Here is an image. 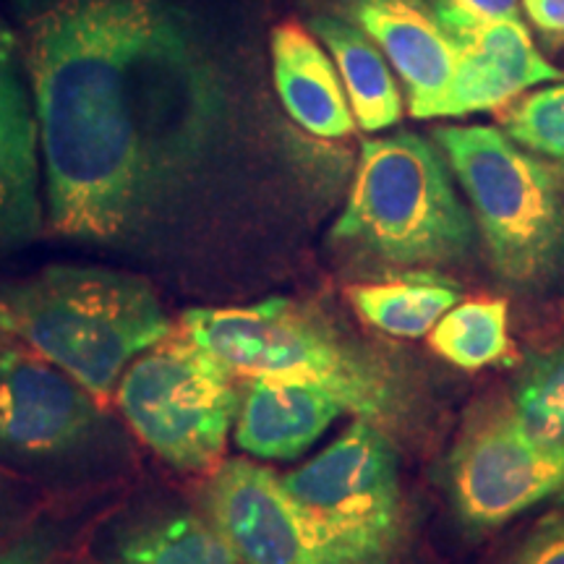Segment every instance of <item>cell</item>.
Segmentation results:
<instances>
[{
	"label": "cell",
	"mask_w": 564,
	"mask_h": 564,
	"mask_svg": "<svg viewBox=\"0 0 564 564\" xmlns=\"http://www.w3.org/2000/svg\"><path fill=\"white\" fill-rule=\"evenodd\" d=\"M61 549V533L55 528H34L0 549V564H53Z\"/></svg>",
	"instance_id": "cell-24"
},
{
	"label": "cell",
	"mask_w": 564,
	"mask_h": 564,
	"mask_svg": "<svg viewBox=\"0 0 564 564\" xmlns=\"http://www.w3.org/2000/svg\"><path fill=\"white\" fill-rule=\"evenodd\" d=\"M528 19L549 37H564V0H523Z\"/></svg>",
	"instance_id": "cell-25"
},
{
	"label": "cell",
	"mask_w": 564,
	"mask_h": 564,
	"mask_svg": "<svg viewBox=\"0 0 564 564\" xmlns=\"http://www.w3.org/2000/svg\"><path fill=\"white\" fill-rule=\"evenodd\" d=\"M282 489L333 564H394L405 541L398 457L387 434L356 419Z\"/></svg>",
	"instance_id": "cell-6"
},
{
	"label": "cell",
	"mask_w": 564,
	"mask_h": 564,
	"mask_svg": "<svg viewBox=\"0 0 564 564\" xmlns=\"http://www.w3.org/2000/svg\"><path fill=\"white\" fill-rule=\"evenodd\" d=\"M429 345L436 356L465 371L499 364L510 352V308L499 299L455 303L434 324Z\"/></svg>",
	"instance_id": "cell-19"
},
{
	"label": "cell",
	"mask_w": 564,
	"mask_h": 564,
	"mask_svg": "<svg viewBox=\"0 0 564 564\" xmlns=\"http://www.w3.org/2000/svg\"><path fill=\"white\" fill-rule=\"evenodd\" d=\"M13 324H11V314L9 308H6V303L0 301V352H3L9 345H13Z\"/></svg>",
	"instance_id": "cell-26"
},
{
	"label": "cell",
	"mask_w": 564,
	"mask_h": 564,
	"mask_svg": "<svg viewBox=\"0 0 564 564\" xmlns=\"http://www.w3.org/2000/svg\"><path fill=\"white\" fill-rule=\"evenodd\" d=\"M116 403L131 432L178 470L220 460L241 408L232 373L181 327L133 358Z\"/></svg>",
	"instance_id": "cell-7"
},
{
	"label": "cell",
	"mask_w": 564,
	"mask_h": 564,
	"mask_svg": "<svg viewBox=\"0 0 564 564\" xmlns=\"http://www.w3.org/2000/svg\"><path fill=\"white\" fill-rule=\"evenodd\" d=\"M272 79L288 116L319 139H345L356 129L333 55L301 21H280L270 34Z\"/></svg>",
	"instance_id": "cell-14"
},
{
	"label": "cell",
	"mask_w": 564,
	"mask_h": 564,
	"mask_svg": "<svg viewBox=\"0 0 564 564\" xmlns=\"http://www.w3.org/2000/svg\"><path fill=\"white\" fill-rule=\"evenodd\" d=\"M502 129L564 178V82L514 100L505 110Z\"/></svg>",
	"instance_id": "cell-21"
},
{
	"label": "cell",
	"mask_w": 564,
	"mask_h": 564,
	"mask_svg": "<svg viewBox=\"0 0 564 564\" xmlns=\"http://www.w3.org/2000/svg\"><path fill=\"white\" fill-rule=\"evenodd\" d=\"M510 564H564V512L541 520Z\"/></svg>",
	"instance_id": "cell-23"
},
{
	"label": "cell",
	"mask_w": 564,
	"mask_h": 564,
	"mask_svg": "<svg viewBox=\"0 0 564 564\" xmlns=\"http://www.w3.org/2000/svg\"><path fill=\"white\" fill-rule=\"evenodd\" d=\"M207 518L241 564H333L264 465L223 463L207 491Z\"/></svg>",
	"instance_id": "cell-10"
},
{
	"label": "cell",
	"mask_w": 564,
	"mask_h": 564,
	"mask_svg": "<svg viewBox=\"0 0 564 564\" xmlns=\"http://www.w3.org/2000/svg\"><path fill=\"white\" fill-rule=\"evenodd\" d=\"M306 26L333 55L356 126L364 131H384L398 126L403 118L398 79L369 34L340 13L319 6L308 13Z\"/></svg>",
	"instance_id": "cell-16"
},
{
	"label": "cell",
	"mask_w": 564,
	"mask_h": 564,
	"mask_svg": "<svg viewBox=\"0 0 564 564\" xmlns=\"http://www.w3.org/2000/svg\"><path fill=\"white\" fill-rule=\"evenodd\" d=\"M440 26L455 51L453 84L440 118L499 108L539 84L564 82V70L539 53L523 19L453 21Z\"/></svg>",
	"instance_id": "cell-11"
},
{
	"label": "cell",
	"mask_w": 564,
	"mask_h": 564,
	"mask_svg": "<svg viewBox=\"0 0 564 564\" xmlns=\"http://www.w3.org/2000/svg\"><path fill=\"white\" fill-rule=\"evenodd\" d=\"M105 564H241L209 518L178 512L131 528Z\"/></svg>",
	"instance_id": "cell-18"
},
{
	"label": "cell",
	"mask_w": 564,
	"mask_h": 564,
	"mask_svg": "<svg viewBox=\"0 0 564 564\" xmlns=\"http://www.w3.org/2000/svg\"><path fill=\"white\" fill-rule=\"evenodd\" d=\"M436 144L481 228L494 274L520 291L564 280V196L554 171L491 126H442Z\"/></svg>",
	"instance_id": "cell-4"
},
{
	"label": "cell",
	"mask_w": 564,
	"mask_h": 564,
	"mask_svg": "<svg viewBox=\"0 0 564 564\" xmlns=\"http://www.w3.org/2000/svg\"><path fill=\"white\" fill-rule=\"evenodd\" d=\"M333 236L390 264L426 267L460 262L476 232L444 154L419 133L400 131L361 144Z\"/></svg>",
	"instance_id": "cell-5"
},
{
	"label": "cell",
	"mask_w": 564,
	"mask_h": 564,
	"mask_svg": "<svg viewBox=\"0 0 564 564\" xmlns=\"http://www.w3.org/2000/svg\"><path fill=\"white\" fill-rule=\"evenodd\" d=\"M181 329L232 377H274L329 392L356 419L373 426L405 413L400 379L382 358L358 348L291 301L272 299L249 308H192Z\"/></svg>",
	"instance_id": "cell-3"
},
{
	"label": "cell",
	"mask_w": 564,
	"mask_h": 564,
	"mask_svg": "<svg viewBox=\"0 0 564 564\" xmlns=\"http://www.w3.org/2000/svg\"><path fill=\"white\" fill-rule=\"evenodd\" d=\"M514 419L546 444H564V337L528 356L510 394Z\"/></svg>",
	"instance_id": "cell-20"
},
{
	"label": "cell",
	"mask_w": 564,
	"mask_h": 564,
	"mask_svg": "<svg viewBox=\"0 0 564 564\" xmlns=\"http://www.w3.org/2000/svg\"><path fill=\"white\" fill-rule=\"evenodd\" d=\"M436 24L453 21H520V0H429Z\"/></svg>",
	"instance_id": "cell-22"
},
{
	"label": "cell",
	"mask_w": 564,
	"mask_h": 564,
	"mask_svg": "<svg viewBox=\"0 0 564 564\" xmlns=\"http://www.w3.org/2000/svg\"><path fill=\"white\" fill-rule=\"evenodd\" d=\"M19 37L55 236L118 246L165 220L228 126L204 21L175 0H45Z\"/></svg>",
	"instance_id": "cell-1"
},
{
	"label": "cell",
	"mask_w": 564,
	"mask_h": 564,
	"mask_svg": "<svg viewBox=\"0 0 564 564\" xmlns=\"http://www.w3.org/2000/svg\"><path fill=\"white\" fill-rule=\"evenodd\" d=\"M348 413L314 384L253 377L236 419V444L262 460H293Z\"/></svg>",
	"instance_id": "cell-15"
},
{
	"label": "cell",
	"mask_w": 564,
	"mask_h": 564,
	"mask_svg": "<svg viewBox=\"0 0 564 564\" xmlns=\"http://www.w3.org/2000/svg\"><path fill=\"white\" fill-rule=\"evenodd\" d=\"M13 335L105 403L131 361L173 333L150 282L108 267L53 264L0 291Z\"/></svg>",
	"instance_id": "cell-2"
},
{
	"label": "cell",
	"mask_w": 564,
	"mask_h": 564,
	"mask_svg": "<svg viewBox=\"0 0 564 564\" xmlns=\"http://www.w3.org/2000/svg\"><path fill=\"white\" fill-rule=\"evenodd\" d=\"M369 34L408 91L413 118H440L455 74V51L429 0H316Z\"/></svg>",
	"instance_id": "cell-12"
},
{
	"label": "cell",
	"mask_w": 564,
	"mask_h": 564,
	"mask_svg": "<svg viewBox=\"0 0 564 564\" xmlns=\"http://www.w3.org/2000/svg\"><path fill=\"white\" fill-rule=\"evenodd\" d=\"M40 129L21 37L0 19V241L40 232Z\"/></svg>",
	"instance_id": "cell-13"
},
{
	"label": "cell",
	"mask_w": 564,
	"mask_h": 564,
	"mask_svg": "<svg viewBox=\"0 0 564 564\" xmlns=\"http://www.w3.org/2000/svg\"><path fill=\"white\" fill-rule=\"evenodd\" d=\"M564 486V444L528 434L510 403L486 405L465 423L449 455V494L470 531H494Z\"/></svg>",
	"instance_id": "cell-8"
},
{
	"label": "cell",
	"mask_w": 564,
	"mask_h": 564,
	"mask_svg": "<svg viewBox=\"0 0 564 564\" xmlns=\"http://www.w3.org/2000/svg\"><path fill=\"white\" fill-rule=\"evenodd\" d=\"M100 405L58 366L19 345L0 352V455L45 460L79 449Z\"/></svg>",
	"instance_id": "cell-9"
},
{
	"label": "cell",
	"mask_w": 564,
	"mask_h": 564,
	"mask_svg": "<svg viewBox=\"0 0 564 564\" xmlns=\"http://www.w3.org/2000/svg\"><path fill=\"white\" fill-rule=\"evenodd\" d=\"M554 499H556V505H560V507H564V486H562V489H560V491H556V494H554Z\"/></svg>",
	"instance_id": "cell-27"
},
{
	"label": "cell",
	"mask_w": 564,
	"mask_h": 564,
	"mask_svg": "<svg viewBox=\"0 0 564 564\" xmlns=\"http://www.w3.org/2000/svg\"><path fill=\"white\" fill-rule=\"evenodd\" d=\"M348 295L361 319L379 333L415 340L432 333L434 324L460 301V288L440 274L419 272L392 282L356 285Z\"/></svg>",
	"instance_id": "cell-17"
}]
</instances>
